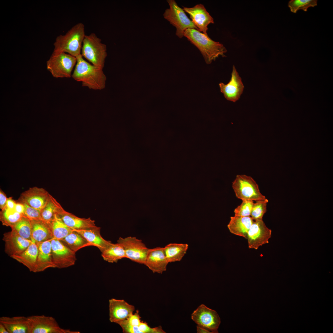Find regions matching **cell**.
Listing matches in <instances>:
<instances>
[{"label":"cell","instance_id":"16","mask_svg":"<svg viewBox=\"0 0 333 333\" xmlns=\"http://www.w3.org/2000/svg\"><path fill=\"white\" fill-rule=\"evenodd\" d=\"M109 302V320L112 323H117L127 319L135 310L134 306L123 299L112 298Z\"/></svg>","mask_w":333,"mask_h":333},{"label":"cell","instance_id":"40","mask_svg":"<svg viewBox=\"0 0 333 333\" xmlns=\"http://www.w3.org/2000/svg\"><path fill=\"white\" fill-rule=\"evenodd\" d=\"M8 198L1 189L0 190V208L3 210L6 207Z\"/></svg>","mask_w":333,"mask_h":333},{"label":"cell","instance_id":"26","mask_svg":"<svg viewBox=\"0 0 333 333\" xmlns=\"http://www.w3.org/2000/svg\"><path fill=\"white\" fill-rule=\"evenodd\" d=\"M188 248L187 244L170 243L163 247L165 254L168 263L180 261Z\"/></svg>","mask_w":333,"mask_h":333},{"label":"cell","instance_id":"41","mask_svg":"<svg viewBox=\"0 0 333 333\" xmlns=\"http://www.w3.org/2000/svg\"><path fill=\"white\" fill-rule=\"evenodd\" d=\"M16 203V202L12 199L11 197H9L7 199L6 207L10 210H15L14 208Z\"/></svg>","mask_w":333,"mask_h":333},{"label":"cell","instance_id":"6","mask_svg":"<svg viewBox=\"0 0 333 333\" xmlns=\"http://www.w3.org/2000/svg\"><path fill=\"white\" fill-rule=\"evenodd\" d=\"M169 8L165 11L163 16L166 19L175 27L176 35L179 38L184 36L185 31L187 29L198 28L187 16L184 10L179 7L174 0H167Z\"/></svg>","mask_w":333,"mask_h":333},{"label":"cell","instance_id":"39","mask_svg":"<svg viewBox=\"0 0 333 333\" xmlns=\"http://www.w3.org/2000/svg\"><path fill=\"white\" fill-rule=\"evenodd\" d=\"M126 320L129 324L135 327H138L142 322L138 310L136 311V313L131 315Z\"/></svg>","mask_w":333,"mask_h":333},{"label":"cell","instance_id":"35","mask_svg":"<svg viewBox=\"0 0 333 333\" xmlns=\"http://www.w3.org/2000/svg\"><path fill=\"white\" fill-rule=\"evenodd\" d=\"M240 204L234 210V216L243 217L250 216L251 212L254 203L252 200H242Z\"/></svg>","mask_w":333,"mask_h":333},{"label":"cell","instance_id":"25","mask_svg":"<svg viewBox=\"0 0 333 333\" xmlns=\"http://www.w3.org/2000/svg\"><path fill=\"white\" fill-rule=\"evenodd\" d=\"M32 225L31 239L36 244L53 238L49 224L43 220L31 221Z\"/></svg>","mask_w":333,"mask_h":333},{"label":"cell","instance_id":"19","mask_svg":"<svg viewBox=\"0 0 333 333\" xmlns=\"http://www.w3.org/2000/svg\"><path fill=\"white\" fill-rule=\"evenodd\" d=\"M57 215L68 226L74 230H84L97 227L91 218H80L68 212L62 207Z\"/></svg>","mask_w":333,"mask_h":333},{"label":"cell","instance_id":"28","mask_svg":"<svg viewBox=\"0 0 333 333\" xmlns=\"http://www.w3.org/2000/svg\"><path fill=\"white\" fill-rule=\"evenodd\" d=\"M101 256L109 263H117L118 260L126 258L123 247L118 243H112L101 252Z\"/></svg>","mask_w":333,"mask_h":333},{"label":"cell","instance_id":"38","mask_svg":"<svg viewBox=\"0 0 333 333\" xmlns=\"http://www.w3.org/2000/svg\"><path fill=\"white\" fill-rule=\"evenodd\" d=\"M124 333H142L138 327L133 326L129 324L126 319L117 323Z\"/></svg>","mask_w":333,"mask_h":333},{"label":"cell","instance_id":"5","mask_svg":"<svg viewBox=\"0 0 333 333\" xmlns=\"http://www.w3.org/2000/svg\"><path fill=\"white\" fill-rule=\"evenodd\" d=\"M232 187L236 197L242 200L256 201L266 199L261 193L256 182L251 176L237 175L232 182Z\"/></svg>","mask_w":333,"mask_h":333},{"label":"cell","instance_id":"31","mask_svg":"<svg viewBox=\"0 0 333 333\" xmlns=\"http://www.w3.org/2000/svg\"><path fill=\"white\" fill-rule=\"evenodd\" d=\"M11 230L23 238L32 240V225L31 221L23 216L14 225L11 227Z\"/></svg>","mask_w":333,"mask_h":333},{"label":"cell","instance_id":"32","mask_svg":"<svg viewBox=\"0 0 333 333\" xmlns=\"http://www.w3.org/2000/svg\"><path fill=\"white\" fill-rule=\"evenodd\" d=\"M24 216L15 210L12 211L6 207L0 212V220L3 225L10 227L14 225Z\"/></svg>","mask_w":333,"mask_h":333},{"label":"cell","instance_id":"44","mask_svg":"<svg viewBox=\"0 0 333 333\" xmlns=\"http://www.w3.org/2000/svg\"><path fill=\"white\" fill-rule=\"evenodd\" d=\"M0 333H9L6 327L1 323H0Z\"/></svg>","mask_w":333,"mask_h":333},{"label":"cell","instance_id":"23","mask_svg":"<svg viewBox=\"0 0 333 333\" xmlns=\"http://www.w3.org/2000/svg\"><path fill=\"white\" fill-rule=\"evenodd\" d=\"M254 221L250 216H234L231 217L227 227L231 233L247 239L248 232Z\"/></svg>","mask_w":333,"mask_h":333},{"label":"cell","instance_id":"33","mask_svg":"<svg viewBox=\"0 0 333 333\" xmlns=\"http://www.w3.org/2000/svg\"><path fill=\"white\" fill-rule=\"evenodd\" d=\"M317 2V0H291L289 1L288 6L291 12L296 13L300 10L307 11L309 7L316 6Z\"/></svg>","mask_w":333,"mask_h":333},{"label":"cell","instance_id":"18","mask_svg":"<svg viewBox=\"0 0 333 333\" xmlns=\"http://www.w3.org/2000/svg\"><path fill=\"white\" fill-rule=\"evenodd\" d=\"M168 263L163 248L157 247L150 249L144 265L153 273L162 274L166 271Z\"/></svg>","mask_w":333,"mask_h":333},{"label":"cell","instance_id":"29","mask_svg":"<svg viewBox=\"0 0 333 333\" xmlns=\"http://www.w3.org/2000/svg\"><path fill=\"white\" fill-rule=\"evenodd\" d=\"M51 229L53 238L60 240L73 231L68 226L59 216L56 214L54 219L48 224Z\"/></svg>","mask_w":333,"mask_h":333},{"label":"cell","instance_id":"36","mask_svg":"<svg viewBox=\"0 0 333 333\" xmlns=\"http://www.w3.org/2000/svg\"><path fill=\"white\" fill-rule=\"evenodd\" d=\"M23 204L25 206V210L23 214L24 216L28 218L31 221H44L41 217L40 211L26 204Z\"/></svg>","mask_w":333,"mask_h":333},{"label":"cell","instance_id":"8","mask_svg":"<svg viewBox=\"0 0 333 333\" xmlns=\"http://www.w3.org/2000/svg\"><path fill=\"white\" fill-rule=\"evenodd\" d=\"M30 333H80L61 328L53 317L44 315L28 317Z\"/></svg>","mask_w":333,"mask_h":333},{"label":"cell","instance_id":"20","mask_svg":"<svg viewBox=\"0 0 333 333\" xmlns=\"http://www.w3.org/2000/svg\"><path fill=\"white\" fill-rule=\"evenodd\" d=\"M51 240L37 244L38 252L35 273L43 271L50 268H55L52 258Z\"/></svg>","mask_w":333,"mask_h":333},{"label":"cell","instance_id":"30","mask_svg":"<svg viewBox=\"0 0 333 333\" xmlns=\"http://www.w3.org/2000/svg\"><path fill=\"white\" fill-rule=\"evenodd\" d=\"M62 207L56 199L51 195L47 204L41 212L43 220L48 224L54 218L60 209Z\"/></svg>","mask_w":333,"mask_h":333},{"label":"cell","instance_id":"13","mask_svg":"<svg viewBox=\"0 0 333 333\" xmlns=\"http://www.w3.org/2000/svg\"><path fill=\"white\" fill-rule=\"evenodd\" d=\"M50 195L44 188L34 187L23 192L17 202L26 204L41 212L48 202Z\"/></svg>","mask_w":333,"mask_h":333},{"label":"cell","instance_id":"2","mask_svg":"<svg viewBox=\"0 0 333 333\" xmlns=\"http://www.w3.org/2000/svg\"><path fill=\"white\" fill-rule=\"evenodd\" d=\"M184 36L199 49L207 64H211L219 56H225L227 50L222 44L212 40L208 35L196 29H187Z\"/></svg>","mask_w":333,"mask_h":333},{"label":"cell","instance_id":"7","mask_svg":"<svg viewBox=\"0 0 333 333\" xmlns=\"http://www.w3.org/2000/svg\"><path fill=\"white\" fill-rule=\"evenodd\" d=\"M77 62L76 57L64 52H53L47 62V69L55 78H70Z\"/></svg>","mask_w":333,"mask_h":333},{"label":"cell","instance_id":"3","mask_svg":"<svg viewBox=\"0 0 333 333\" xmlns=\"http://www.w3.org/2000/svg\"><path fill=\"white\" fill-rule=\"evenodd\" d=\"M85 35L84 24L81 23L76 24L65 35L56 37L53 52L67 53L76 57L81 54Z\"/></svg>","mask_w":333,"mask_h":333},{"label":"cell","instance_id":"14","mask_svg":"<svg viewBox=\"0 0 333 333\" xmlns=\"http://www.w3.org/2000/svg\"><path fill=\"white\" fill-rule=\"evenodd\" d=\"M219 85L220 91L225 98L234 102L239 99L244 88L241 78L234 65L232 67L231 77L229 82L226 84L221 82Z\"/></svg>","mask_w":333,"mask_h":333},{"label":"cell","instance_id":"21","mask_svg":"<svg viewBox=\"0 0 333 333\" xmlns=\"http://www.w3.org/2000/svg\"><path fill=\"white\" fill-rule=\"evenodd\" d=\"M0 323L6 327L9 333H30L28 317L2 316L0 318Z\"/></svg>","mask_w":333,"mask_h":333},{"label":"cell","instance_id":"24","mask_svg":"<svg viewBox=\"0 0 333 333\" xmlns=\"http://www.w3.org/2000/svg\"><path fill=\"white\" fill-rule=\"evenodd\" d=\"M73 230L83 236L89 243L90 246L96 247L101 252L113 243L101 236V228L99 227L88 229Z\"/></svg>","mask_w":333,"mask_h":333},{"label":"cell","instance_id":"10","mask_svg":"<svg viewBox=\"0 0 333 333\" xmlns=\"http://www.w3.org/2000/svg\"><path fill=\"white\" fill-rule=\"evenodd\" d=\"M191 318L198 326L206 328L212 333H218L220 318L216 311L205 305L199 306L191 314Z\"/></svg>","mask_w":333,"mask_h":333},{"label":"cell","instance_id":"17","mask_svg":"<svg viewBox=\"0 0 333 333\" xmlns=\"http://www.w3.org/2000/svg\"><path fill=\"white\" fill-rule=\"evenodd\" d=\"M3 240L5 243V251L10 257L21 253L33 241L23 238L12 230L4 234Z\"/></svg>","mask_w":333,"mask_h":333},{"label":"cell","instance_id":"4","mask_svg":"<svg viewBox=\"0 0 333 333\" xmlns=\"http://www.w3.org/2000/svg\"><path fill=\"white\" fill-rule=\"evenodd\" d=\"M106 46L95 34L86 35L83 40L81 55L92 64L103 68L107 56Z\"/></svg>","mask_w":333,"mask_h":333},{"label":"cell","instance_id":"37","mask_svg":"<svg viewBox=\"0 0 333 333\" xmlns=\"http://www.w3.org/2000/svg\"><path fill=\"white\" fill-rule=\"evenodd\" d=\"M138 327L142 333H166L161 326L151 328L146 322H142Z\"/></svg>","mask_w":333,"mask_h":333},{"label":"cell","instance_id":"15","mask_svg":"<svg viewBox=\"0 0 333 333\" xmlns=\"http://www.w3.org/2000/svg\"><path fill=\"white\" fill-rule=\"evenodd\" d=\"M184 11L190 15L191 21L198 28V30L205 35H208V26L214 23L213 18L207 11L204 6L201 4H197L192 7L183 6Z\"/></svg>","mask_w":333,"mask_h":333},{"label":"cell","instance_id":"9","mask_svg":"<svg viewBox=\"0 0 333 333\" xmlns=\"http://www.w3.org/2000/svg\"><path fill=\"white\" fill-rule=\"evenodd\" d=\"M117 243L124 248L126 258L144 265L150 249L146 247L142 240L131 236L120 237L117 240Z\"/></svg>","mask_w":333,"mask_h":333},{"label":"cell","instance_id":"22","mask_svg":"<svg viewBox=\"0 0 333 333\" xmlns=\"http://www.w3.org/2000/svg\"><path fill=\"white\" fill-rule=\"evenodd\" d=\"M38 252V245L33 241L21 253L11 257L25 265L30 271L35 273Z\"/></svg>","mask_w":333,"mask_h":333},{"label":"cell","instance_id":"34","mask_svg":"<svg viewBox=\"0 0 333 333\" xmlns=\"http://www.w3.org/2000/svg\"><path fill=\"white\" fill-rule=\"evenodd\" d=\"M256 202L253 204L250 217L254 220H263V216L267 211V205L268 200L266 199Z\"/></svg>","mask_w":333,"mask_h":333},{"label":"cell","instance_id":"11","mask_svg":"<svg viewBox=\"0 0 333 333\" xmlns=\"http://www.w3.org/2000/svg\"><path fill=\"white\" fill-rule=\"evenodd\" d=\"M51 242L52 258L55 268H66L75 264L76 253L56 239L52 238Z\"/></svg>","mask_w":333,"mask_h":333},{"label":"cell","instance_id":"43","mask_svg":"<svg viewBox=\"0 0 333 333\" xmlns=\"http://www.w3.org/2000/svg\"><path fill=\"white\" fill-rule=\"evenodd\" d=\"M196 330L198 333H212L206 328L198 325L196 327Z\"/></svg>","mask_w":333,"mask_h":333},{"label":"cell","instance_id":"1","mask_svg":"<svg viewBox=\"0 0 333 333\" xmlns=\"http://www.w3.org/2000/svg\"><path fill=\"white\" fill-rule=\"evenodd\" d=\"M77 62L72 75L74 80L81 82L82 86L94 90H101L105 86L106 76L103 68L85 61L81 54L76 57Z\"/></svg>","mask_w":333,"mask_h":333},{"label":"cell","instance_id":"27","mask_svg":"<svg viewBox=\"0 0 333 333\" xmlns=\"http://www.w3.org/2000/svg\"><path fill=\"white\" fill-rule=\"evenodd\" d=\"M60 240L75 253L83 248L90 246L89 243L83 236L73 230Z\"/></svg>","mask_w":333,"mask_h":333},{"label":"cell","instance_id":"42","mask_svg":"<svg viewBox=\"0 0 333 333\" xmlns=\"http://www.w3.org/2000/svg\"><path fill=\"white\" fill-rule=\"evenodd\" d=\"M15 211L23 215L25 210V206L23 204L16 202L15 205Z\"/></svg>","mask_w":333,"mask_h":333},{"label":"cell","instance_id":"12","mask_svg":"<svg viewBox=\"0 0 333 333\" xmlns=\"http://www.w3.org/2000/svg\"><path fill=\"white\" fill-rule=\"evenodd\" d=\"M271 235L272 230L266 226L263 220H254L247 235L249 248L257 249L269 243Z\"/></svg>","mask_w":333,"mask_h":333}]
</instances>
